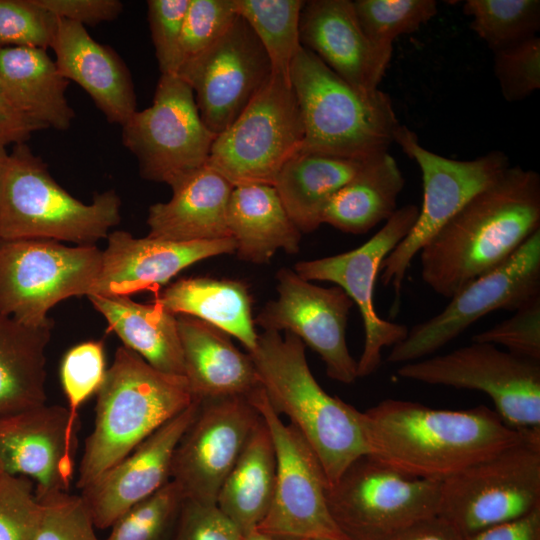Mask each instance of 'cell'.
Masks as SVG:
<instances>
[{
    "instance_id": "7dc6e473",
    "label": "cell",
    "mask_w": 540,
    "mask_h": 540,
    "mask_svg": "<svg viewBox=\"0 0 540 540\" xmlns=\"http://www.w3.org/2000/svg\"><path fill=\"white\" fill-rule=\"evenodd\" d=\"M170 540H243L244 535L216 504L185 499Z\"/></svg>"
},
{
    "instance_id": "7bdbcfd3",
    "label": "cell",
    "mask_w": 540,
    "mask_h": 540,
    "mask_svg": "<svg viewBox=\"0 0 540 540\" xmlns=\"http://www.w3.org/2000/svg\"><path fill=\"white\" fill-rule=\"evenodd\" d=\"M493 53L494 74L506 101H522L540 88L538 36Z\"/></svg>"
},
{
    "instance_id": "8d00e7d4",
    "label": "cell",
    "mask_w": 540,
    "mask_h": 540,
    "mask_svg": "<svg viewBox=\"0 0 540 540\" xmlns=\"http://www.w3.org/2000/svg\"><path fill=\"white\" fill-rule=\"evenodd\" d=\"M357 20L376 45L393 47L394 40L417 31L437 14L434 0H354Z\"/></svg>"
},
{
    "instance_id": "f35d334b",
    "label": "cell",
    "mask_w": 540,
    "mask_h": 540,
    "mask_svg": "<svg viewBox=\"0 0 540 540\" xmlns=\"http://www.w3.org/2000/svg\"><path fill=\"white\" fill-rule=\"evenodd\" d=\"M58 23L36 0H0V48H51Z\"/></svg>"
},
{
    "instance_id": "ba28073f",
    "label": "cell",
    "mask_w": 540,
    "mask_h": 540,
    "mask_svg": "<svg viewBox=\"0 0 540 540\" xmlns=\"http://www.w3.org/2000/svg\"><path fill=\"white\" fill-rule=\"evenodd\" d=\"M303 139L290 77L272 72L237 119L216 136L206 165L233 187L274 186L284 164L301 150Z\"/></svg>"
},
{
    "instance_id": "8fae6325",
    "label": "cell",
    "mask_w": 540,
    "mask_h": 540,
    "mask_svg": "<svg viewBox=\"0 0 540 540\" xmlns=\"http://www.w3.org/2000/svg\"><path fill=\"white\" fill-rule=\"evenodd\" d=\"M395 143L414 159L422 173L423 200L408 235L384 259L381 281L390 286L395 305L414 257L426 243L479 191L511 166L498 150L471 160H456L424 148L415 132L401 124Z\"/></svg>"
},
{
    "instance_id": "db71d44e",
    "label": "cell",
    "mask_w": 540,
    "mask_h": 540,
    "mask_svg": "<svg viewBox=\"0 0 540 540\" xmlns=\"http://www.w3.org/2000/svg\"><path fill=\"white\" fill-rule=\"evenodd\" d=\"M8 155L5 146L0 145V166Z\"/></svg>"
},
{
    "instance_id": "f6af8a7d",
    "label": "cell",
    "mask_w": 540,
    "mask_h": 540,
    "mask_svg": "<svg viewBox=\"0 0 540 540\" xmlns=\"http://www.w3.org/2000/svg\"><path fill=\"white\" fill-rule=\"evenodd\" d=\"M472 342L502 346L514 355L540 361V296L512 317L475 334Z\"/></svg>"
},
{
    "instance_id": "2e32d148",
    "label": "cell",
    "mask_w": 540,
    "mask_h": 540,
    "mask_svg": "<svg viewBox=\"0 0 540 540\" xmlns=\"http://www.w3.org/2000/svg\"><path fill=\"white\" fill-rule=\"evenodd\" d=\"M418 213L416 205H404L358 248L300 261L294 266V271L305 280L326 281L340 287L357 305L364 326V346L357 361L358 378L374 373L382 362V350L392 348L407 336L406 325L385 320L377 314L373 295L382 262L411 231Z\"/></svg>"
},
{
    "instance_id": "9a60e30c",
    "label": "cell",
    "mask_w": 540,
    "mask_h": 540,
    "mask_svg": "<svg viewBox=\"0 0 540 540\" xmlns=\"http://www.w3.org/2000/svg\"><path fill=\"white\" fill-rule=\"evenodd\" d=\"M540 296V230L503 264L459 290L433 317L414 325L392 347L389 363L426 358L450 343L473 323L497 310L515 312Z\"/></svg>"
},
{
    "instance_id": "c3c4849f",
    "label": "cell",
    "mask_w": 540,
    "mask_h": 540,
    "mask_svg": "<svg viewBox=\"0 0 540 540\" xmlns=\"http://www.w3.org/2000/svg\"><path fill=\"white\" fill-rule=\"evenodd\" d=\"M44 9L60 19L96 26L110 22L122 13L123 3L119 0H36Z\"/></svg>"
},
{
    "instance_id": "7402d4cb",
    "label": "cell",
    "mask_w": 540,
    "mask_h": 540,
    "mask_svg": "<svg viewBox=\"0 0 540 540\" xmlns=\"http://www.w3.org/2000/svg\"><path fill=\"white\" fill-rule=\"evenodd\" d=\"M235 253L233 238L171 241L150 236L136 238L115 230L107 236L101 267L89 295H127L157 291L186 267L201 260ZM88 295V296H89Z\"/></svg>"
},
{
    "instance_id": "603a6c76",
    "label": "cell",
    "mask_w": 540,
    "mask_h": 540,
    "mask_svg": "<svg viewBox=\"0 0 540 540\" xmlns=\"http://www.w3.org/2000/svg\"><path fill=\"white\" fill-rule=\"evenodd\" d=\"M299 38L303 48L361 91L378 89L393 52L368 39L350 0L304 1Z\"/></svg>"
},
{
    "instance_id": "bcb514c9",
    "label": "cell",
    "mask_w": 540,
    "mask_h": 540,
    "mask_svg": "<svg viewBox=\"0 0 540 540\" xmlns=\"http://www.w3.org/2000/svg\"><path fill=\"white\" fill-rule=\"evenodd\" d=\"M190 0H149L147 17L161 75H176L180 40Z\"/></svg>"
},
{
    "instance_id": "e0dca14e",
    "label": "cell",
    "mask_w": 540,
    "mask_h": 540,
    "mask_svg": "<svg viewBox=\"0 0 540 540\" xmlns=\"http://www.w3.org/2000/svg\"><path fill=\"white\" fill-rule=\"evenodd\" d=\"M177 75L193 90L204 124L218 135L243 112L272 75L270 60L239 15L206 51Z\"/></svg>"
},
{
    "instance_id": "ab89813d",
    "label": "cell",
    "mask_w": 540,
    "mask_h": 540,
    "mask_svg": "<svg viewBox=\"0 0 540 540\" xmlns=\"http://www.w3.org/2000/svg\"><path fill=\"white\" fill-rule=\"evenodd\" d=\"M103 344L87 341L71 348L64 356L61 367V384L66 396L69 428L75 433L81 405L99 389L105 376Z\"/></svg>"
},
{
    "instance_id": "d4e9b609",
    "label": "cell",
    "mask_w": 540,
    "mask_h": 540,
    "mask_svg": "<svg viewBox=\"0 0 540 540\" xmlns=\"http://www.w3.org/2000/svg\"><path fill=\"white\" fill-rule=\"evenodd\" d=\"M184 377L195 399L244 396L261 388L249 353L240 351L219 328L195 317L177 315Z\"/></svg>"
},
{
    "instance_id": "d590c367",
    "label": "cell",
    "mask_w": 540,
    "mask_h": 540,
    "mask_svg": "<svg viewBox=\"0 0 540 540\" xmlns=\"http://www.w3.org/2000/svg\"><path fill=\"white\" fill-rule=\"evenodd\" d=\"M463 12L493 52L529 40L540 29L539 0H467Z\"/></svg>"
},
{
    "instance_id": "11a10c76",
    "label": "cell",
    "mask_w": 540,
    "mask_h": 540,
    "mask_svg": "<svg viewBox=\"0 0 540 540\" xmlns=\"http://www.w3.org/2000/svg\"><path fill=\"white\" fill-rule=\"evenodd\" d=\"M309 540H333V539H309Z\"/></svg>"
},
{
    "instance_id": "d6986e66",
    "label": "cell",
    "mask_w": 540,
    "mask_h": 540,
    "mask_svg": "<svg viewBox=\"0 0 540 540\" xmlns=\"http://www.w3.org/2000/svg\"><path fill=\"white\" fill-rule=\"evenodd\" d=\"M276 278L278 298L261 309L254 323L264 331L296 335L321 357L331 379L353 383L357 361L346 341L352 300L340 287L315 285L289 268H281Z\"/></svg>"
},
{
    "instance_id": "f5cc1de1",
    "label": "cell",
    "mask_w": 540,
    "mask_h": 540,
    "mask_svg": "<svg viewBox=\"0 0 540 540\" xmlns=\"http://www.w3.org/2000/svg\"><path fill=\"white\" fill-rule=\"evenodd\" d=\"M243 540H299V539H287L270 536L264 533H261L257 530L250 532L249 534L243 537Z\"/></svg>"
},
{
    "instance_id": "1f68e13d",
    "label": "cell",
    "mask_w": 540,
    "mask_h": 540,
    "mask_svg": "<svg viewBox=\"0 0 540 540\" xmlns=\"http://www.w3.org/2000/svg\"><path fill=\"white\" fill-rule=\"evenodd\" d=\"M155 301L175 315H187L234 336L253 350L258 334L244 283L210 277L181 278L156 293Z\"/></svg>"
},
{
    "instance_id": "d6a6232c",
    "label": "cell",
    "mask_w": 540,
    "mask_h": 540,
    "mask_svg": "<svg viewBox=\"0 0 540 540\" xmlns=\"http://www.w3.org/2000/svg\"><path fill=\"white\" fill-rule=\"evenodd\" d=\"M53 325L0 314V416L46 404V348Z\"/></svg>"
},
{
    "instance_id": "ac0fdd59",
    "label": "cell",
    "mask_w": 540,
    "mask_h": 540,
    "mask_svg": "<svg viewBox=\"0 0 540 540\" xmlns=\"http://www.w3.org/2000/svg\"><path fill=\"white\" fill-rule=\"evenodd\" d=\"M261 419L248 397L202 400L178 442L171 479L185 499L216 504L220 488Z\"/></svg>"
},
{
    "instance_id": "836d02e7",
    "label": "cell",
    "mask_w": 540,
    "mask_h": 540,
    "mask_svg": "<svg viewBox=\"0 0 540 540\" xmlns=\"http://www.w3.org/2000/svg\"><path fill=\"white\" fill-rule=\"evenodd\" d=\"M276 457L261 418L224 480L216 505L245 536L265 517L274 493Z\"/></svg>"
},
{
    "instance_id": "4316f807",
    "label": "cell",
    "mask_w": 540,
    "mask_h": 540,
    "mask_svg": "<svg viewBox=\"0 0 540 540\" xmlns=\"http://www.w3.org/2000/svg\"><path fill=\"white\" fill-rule=\"evenodd\" d=\"M0 81L11 104L26 118L45 129L71 126L75 112L65 96L69 81L45 49L0 48Z\"/></svg>"
},
{
    "instance_id": "f1b7e54d",
    "label": "cell",
    "mask_w": 540,
    "mask_h": 540,
    "mask_svg": "<svg viewBox=\"0 0 540 540\" xmlns=\"http://www.w3.org/2000/svg\"><path fill=\"white\" fill-rule=\"evenodd\" d=\"M87 297L125 347L161 372L184 376L177 315L157 301L142 304L127 295Z\"/></svg>"
},
{
    "instance_id": "ffe728a7",
    "label": "cell",
    "mask_w": 540,
    "mask_h": 540,
    "mask_svg": "<svg viewBox=\"0 0 540 540\" xmlns=\"http://www.w3.org/2000/svg\"><path fill=\"white\" fill-rule=\"evenodd\" d=\"M199 403L194 401L80 490L96 529L110 528L124 512L170 481L175 448Z\"/></svg>"
},
{
    "instance_id": "b9f144b4",
    "label": "cell",
    "mask_w": 540,
    "mask_h": 540,
    "mask_svg": "<svg viewBox=\"0 0 540 540\" xmlns=\"http://www.w3.org/2000/svg\"><path fill=\"white\" fill-rule=\"evenodd\" d=\"M237 16L233 0H190L181 33L179 69L211 47Z\"/></svg>"
},
{
    "instance_id": "60d3db41",
    "label": "cell",
    "mask_w": 540,
    "mask_h": 540,
    "mask_svg": "<svg viewBox=\"0 0 540 540\" xmlns=\"http://www.w3.org/2000/svg\"><path fill=\"white\" fill-rule=\"evenodd\" d=\"M36 498L39 518L34 540H100L80 495L56 491Z\"/></svg>"
},
{
    "instance_id": "277c9868",
    "label": "cell",
    "mask_w": 540,
    "mask_h": 540,
    "mask_svg": "<svg viewBox=\"0 0 540 540\" xmlns=\"http://www.w3.org/2000/svg\"><path fill=\"white\" fill-rule=\"evenodd\" d=\"M96 394L94 427L78 468L80 490L197 400L184 376L155 369L125 346L117 348Z\"/></svg>"
},
{
    "instance_id": "74e56055",
    "label": "cell",
    "mask_w": 540,
    "mask_h": 540,
    "mask_svg": "<svg viewBox=\"0 0 540 540\" xmlns=\"http://www.w3.org/2000/svg\"><path fill=\"white\" fill-rule=\"evenodd\" d=\"M184 500L179 487L170 480L117 518L104 540H166L173 532Z\"/></svg>"
},
{
    "instance_id": "44dd1931",
    "label": "cell",
    "mask_w": 540,
    "mask_h": 540,
    "mask_svg": "<svg viewBox=\"0 0 540 540\" xmlns=\"http://www.w3.org/2000/svg\"><path fill=\"white\" fill-rule=\"evenodd\" d=\"M75 433L68 409L43 404L0 416V472L36 482L35 494L67 491L74 472Z\"/></svg>"
},
{
    "instance_id": "f907efd6",
    "label": "cell",
    "mask_w": 540,
    "mask_h": 540,
    "mask_svg": "<svg viewBox=\"0 0 540 540\" xmlns=\"http://www.w3.org/2000/svg\"><path fill=\"white\" fill-rule=\"evenodd\" d=\"M464 540H540V509L520 519L481 531Z\"/></svg>"
},
{
    "instance_id": "52a82bcc",
    "label": "cell",
    "mask_w": 540,
    "mask_h": 540,
    "mask_svg": "<svg viewBox=\"0 0 540 540\" xmlns=\"http://www.w3.org/2000/svg\"><path fill=\"white\" fill-rule=\"evenodd\" d=\"M540 509V436L441 482L438 516L464 539Z\"/></svg>"
},
{
    "instance_id": "f546056e",
    "label": "cell",
    "mask_w": 540,
    "mask_h": 540,
    "mask_svg": "<svg viewBox=\"0 0 540 540\" xmlns=\"http://www.w3.org/2000/svg\"><path fill=\"white\" fill-rule=\"evenodd\" d=\"M365 160L299 151L284 164L274 187L301 233H310L322 224V213L331 198Z\"/></svg>"
},
{
    "instance_id": "7a4b0ae2",
    "label": "cell",
    "mask_w": 540,
    "mask_h": 540,
    "mask_svg": "<svg viewBox=\"0 0 540 540\" xmlns=\"http://www.w3.org/2000/svg\"><path fill=\"white\" fill-rule=\"evenodd\" d=\"M540 230V175L508 167L476 193L421 249V278L451 298L506 262Z\"/></svg>"
},
{
    "instance_id": "816d5d0a",
    "label": "cell",
    "mask_w": 540,
    "mask_h": 540,
    "mask_svg": "<svg viewBox=\"0 0 540 540\" xmlns=\"http://www.w3.org/2000/svg\"><path fill=\"white\" fill-rule=\"evenodd\" d=\"M386 540H464L443 518L436 515L418 521Z\"/></svg>"
},
{
    "instance_id": "7c38bea8",
    "label": "cell",
    "mask_w": 540,
    "mask_h": 540,
    "mask_svg": "<svg viewBox=\"0 0 540 540\" xmlns=\"http://www.w3.org/2000/svg\"><path fill=\"white\" fill-rule=\"evenodd\" d=\"M248 399L266 424L276 457L270 507L257 531L287 539L347 540L327 505L328 483L315 453L291 424H285L259 388Z\"/></svg>"
},
{
    "instance_id": "484cf974",
    "label": "cell",
    "mask_w": 540,
    "mask_h": 540,
    "mask_svg": "<svg viewBox=\"0 0 540 540\" xmlns=\"http://www.w3.org/2000/svg\"><path fill=\"white\" fill-rule=\"evenodd\" d=\"M172 196L148 209V236L171 241L230 237L227 209L233 186L206 164L170 185Z\"/></svg>"
},
{
    "instance_id": "4fadbf2b",
    "label": "cell",
    "mask_w": 540,
    "mask_h": 540,
    "mask_svg": "<svg viewBox=\"0 0 540 540\" xmlns=\"http://www.w3.org/2000/svg\"><path fill=\"white\" fill-rule=\"evenodd\" d=\"M397 375L429 385L484 392L507 425L540 430V361L472 342L443 355L402 364Z\"/></svg>"
},
{
    "instance_id": "30bf717a",
    "label": "cell",
    "mask_w": 540,
    "mask_h": 540,
    "mask_svg": "<svg viewBox=\"0 0 540 540\" xmlns=\"http://www.w3.org/2000/svg\"><path fill=\"white\" fill-rule=\"evenodd\" d=\"M441 482L413 478L370 455L327 487L329 512L347 540H386L438 515Z\"/></svg>"
},
{
    "instance_id": "8992f818",
    "label": "cell",
    "mask_w": 540,
    "mask_h": 540,
    "mask_svg": "<svg viewBox=\"0 0 540 540\" xmlns=\"http://www.w3.org/2000/svg\"><path fill=\"white\" fill-rule=\"evenodd\" d=\"M115 190L89 204L69 194L26 143L14 145L0 166V239H49L94 245L119 224Z\"/></svg>"
},
{
    "instance_id": "3957f363",
    "label": "cell",
    "mask_w": 540,
    "mask_h": 540,
    "mask_svg": "<svg viewBox=\"0 0 540 540\" xmlns=\"http://www.w3.org/2000/svg\"><path fill=\"white\" fill-rule=\"evenodd\" d=\"M248 353L270 405L285 414L309 444L328 486L369 454L362 412L320 386L308 366L305 344L296 335L264 331Z\"/></svg>"
},
{
    "instance_id": "9c48e42d",
    "label": "cell",
    "mask_w": 540,
    "mask_h": 540,
    "mask_svg": "<svg viewBox=\"0 0 540 540\" xmlns=\"http://www.w3.org/2000/svg\"><path fill=\"white\" fill-rule=\"evenodd\" d=\"M102 250L49 239H0V314L31 327L53 325L49 310L73 296H88Z\"/></svg>"
},
{
    "instance_id": "6da1fadb",
    "label": "cell",
    "mask_w": 540,
    "mask_h": 540,
    "mask_svg": "<svg viewBox=\"0 0 540 540\" xmlns=\"http://www.w3.org/2000/svg\"><path fill=\"white\" fill-rule=\"evenodd\" d=\"M369 454L404 475L442 482L468 466L534 436L517 430L485 405L435 409L385 399L362 412Z\"/></svg>"
},
{
    "instance_id": "e575fe53",
    "label": "cell",
    "mask_w": 540,
    "mask_h": 540,
    "mask_svg": "<svg viewBox=\"0 0 540 540\" xmlns=\"http://www.w3.org/2000/svg\"><path fill=\"white\" fill-rule=\"evenodd\" d=\"M237 14L262 44L273 73L289 76L292 60L302 47L299 38L303 0H233Z\"/></svg>"
},
{
    "instance_id": "681fc988",
    "label": "cell",
    "mask_w": 540,
    "mask_h": 540,
    "mask_svg": "<svg viewBox=\"0 0 540 540\" xmlns=\"http://www.w3.org/2000/svg\"><path fill=\"white\" fill-rule=\"evenodd\" d=\"M45 129L18 112L7 98L0 81V145L26 143L34 132Z\"/></svg>"
},
{
    "instance_id": "83f0119b",
    "label": "cell",
    "mask_w": 540,
    "mask_h": 540,
    "mask_svg": "<svg viewBox=\"0 0 540 540\" xmlns=\"http://www.w3.org/2000/svg\"><path fill=\"white\" fill-rule=\"evenodd\" d=\"M227 226L240 260L268 262L277 250L296 254L302 233L272 185L234 186L227 209Z\"/></svg>"
},
{
    "instance_id": "4dcf8cb0",
    "label": "cell",
    "mask_w": 540,
    "mask_h": 540,
    "mask_svg": "<svg viewBox=\"0 0 540 540\" xmlns=\"http://www.w3.org/2000/svg\"><path fill=\"white\" fill-rule=\"evenodd\" d=\"M405 178L389 152L366 159L358 172L331 198L321 223L351 234H364L398 209Z\"/></svg>"
},
{
    "instance_id": "5b68a950",
    "label": "cell",
    "mask_w": 540,
    "mask_h": 540,
    "mask_svg": "<svg viewBox=\"0 0 540 540\" xmlns=\"http://www.w3.org/2000/svg\"><path fill=\"white\" fill-rule=\"evenodd\" d=\"M289 75L304 125L300 151L367 159L395 143L401 124L387 93L356 89L303 47Z\"/></svg>"
},
{
    "instance_id": "5bb4252c",
    "label": "cell",
    "mask_w": 540,
    "mask_h": 540,
    "mask_svg": "<svg viewBox=\"0 0 540 540\" xmlns=\"http://www.w3.org/2000/svg\"><path fill=\"white\" fill-rule=\"evenodd\" d=\"M216 136L178 75H161L152 105L122 125V143L136 157L140 176L169 186L207 163Z\"/></svg>"
},
{
    "instance_id": "cb8c5ba5",
    "label": "cell",
    "mask_w": 540,
    "mask_h": 540,
    "mask_svg": "<svg viewBox=\"0 0 540 540\" xmlns=\"http://www.w3.org/2000/svg\"><path fill=\"white\" fill-rule=\"evenodd\" d=\"M51 48L61 75L76 82L109 123L122 126L137 111L125 62L110 46L94 40L85 26L59 18Z\"/></svg>"
},
{
    "instance_id": "ee69618b",
    "label": "cell",
    "mask_w": 540,
    "mask_h": 540,
    "mask_svg": "<svg viewBox=\"0 0 540 540\" xmlns=\"http://www.w3.org/2000/svg\"><path fill=\"white\" fill-rule=\"evenodd\" d=\"M38 518L33 481L0 472V540H34Z\"/></svg>"
}]
</instances>
